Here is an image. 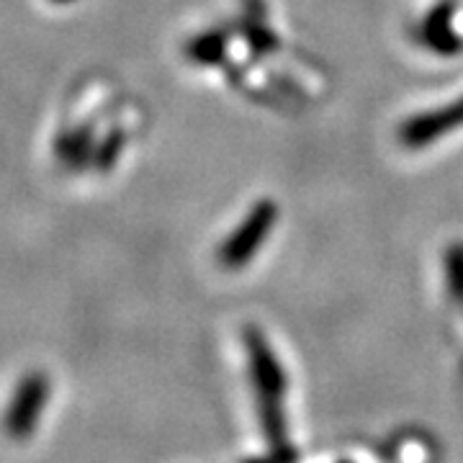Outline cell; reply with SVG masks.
I'll use <instances>...</instances> for the list:
<instances>
[{
    "label": "cell",
    "instance_id": "cell-1",
    "mask_svg": "<svg viewBox=\"0 0 463 463\" xmlns=\"http://www.w3.org/2000/svg\"><path fill=\"white\" fill-rule=\"evenodd\" d=\"M245 347H248L250 379L255 386L258 412L263 422L265 438L276 453H286V414H283V394H286V373L279 358L268 345L265 335L258 327L245 330Z\"/></svg>",
    "mask_w": 463,
    "mask_h": 463
},
{
    "label": "cell",
    "instance_id": "cell-2",
    "mask_svg": "<svg viewBox=\"0 0 463 463\" xmlns=\"http://www.w3.org/2000/svg\"><path fill=\"white\" fill-rule=\"evenodd\" d=\"M276 219H279L276 203L268 199L258 201L248 212V216L242 219V224L232 232L230 237L224 240V245L219 248V263L224 268H232V270L248 265L252 260V255L265 245Z\"/></svg>",
    "mask_w": 463,
    "mask_h": 463
},
{
    "label": "cell",
    "instance_id": "cell-3",
    "mask_svg": "<svg viewBox=\"0 0 463 463\" xmlns=\"http://www.w3.org/2000/svg\"><path fill=\"white\" fill-rule=\"evenodd\" d=\"M50 397V379L39 371L26 373L21 383H18L14 402L5 412V430L16 438H24L26 432H32L36 428L39 414L44 412V404Z\"/></svg>",
    "mask_w": 463,
    "mask_h": 463
},
{
    "label": "cell",
    "instance_id": "cell-4",
    "mask_svg": "<svg viewBox=\"0 0 463 463\" xmlns=\"http://www.w3.org/2000/svg\"><path fill=\"white\" fill-rule=\"evenodd\" d=\"M463 127V99L448 103L443 109H435L428 114L412 116L402 129H399V142L404 147H428L435 139L446 137L448 132Z\"/></svg>",
    "mask_w": 463,
    "mask_h": 463
},
{
    "label": "cell",
    "instance_id": "cell-5",
    "mask_svg": "<svg viewBox=\"0 0 463 463\" xmlns=\"http://www.w3.org/2000/svg\"><path fill=\"white\" fill-rule=\"evenodd\" d=\"M57 160L67 167V170H80L88 163H93V152H96V127L93 124H80L75 129L65 132L57 145Z\"/></svg>",
    "mask_w": 463,
    "mask_h": 463
},
{
    "label": "cell",
    "instance_id": "cell-6",
    "mask_svg": "<svg viewBox=\"0 0 463 463\" xmlns=\"http://www.w3.org/2000/svg\"><path fill=\"white\" fill-rule=\"evenodd\" d=\"M450 18H453L450 5H438L422 24L420 39L435 54H458V50L463 47L461 36L453 32V26H450Z\"/></svg>",
    "mask_w": 463,
    "mask_h": 463
},
{
    "label": "cell",
    "instance_id": "cell-7",
    "mask_svg": "<svg viewBox=\"0 0 463 463\" xmlns=\"http://www.w3.org/2000/svg\"><path fill=\"white\" fill-rule=\"evenodd\" d=\"M224 50H227V36L219 32H209L188 42L185 57L199 65H216V62H222Z\"/></svg>",
    "mask_w": 463,
    "mask_h": 463
},
{
    "label": "cell",
    "instance_id": "cell-8",
    "mask_svg": "<svg viewBox=\"0 0 463 463\" xmlns=\"http://www.w3.org/2000/svg\"><path fill=\"white\" fill-rule=\"evenodd\" d=\"M446 273L450 297L463 301V245H453L446 252Z\"/></svg>",
    "mask_w": 463,
    "mask_h": 463
},
{
    "label": "cell",
    "instance_id": "cell-9",
    "mask_svg": "<svg viewBox=\"0 0 463 463\" xmlns=\"http://www.w3.org/2000/svg\"><path fill=\"white\" fill-rule=\"evenodd\" d=\"M121 149H124V134L111 132L103 142H100L96 152H93V165L99 167V170H111L116 165V160H118V155H121Z\"/></svg>",
    "mask_w": 463,
    "mask_h": 463
},
{
    "label": "cell",
    "instance_id": "cell-10",
    "mask_svg": "<svg viewBox=\"0 0 463 463\" xmlns=\"http://www.w3.org/2000/svg\"><path fill=\"white\" fill-rule=\"evenodd\" d=\"M52 3H57V5H70V3H75V0H52Z\"/></svg>",
    "mask_w": 463,
    "mask_h": 463
}]
</instances>
